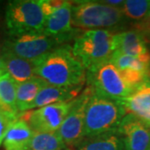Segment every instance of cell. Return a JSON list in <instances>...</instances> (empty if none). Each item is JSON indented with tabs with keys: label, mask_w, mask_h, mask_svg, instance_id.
Instances as JSON below:
<instances>
[{
	"label": "cell",
	"mask_w": 150,
	"mask_h": 150,
	"mask_svg": "<svg viewBox=\"0 0 150 150\" xmlns=\"http://www.w3.org/2000/svg\"><path fill=\"white\" fill-rule=\"evenodd\" d=\"M33 62L36 77L49 85L75 87L85 80V68L69 45L57 47Z\"/></svg>",
	"instance_id": "cell-1"
},
{
	"label": "cell",
	"mask_w": 150,
	"mask_h": 150,
	"mask_svg": "<svg viewBox=\"0 0 150 150\" xmlns=\"http://www.w3.org/2000/svg\"><path fill=\"white\" fill-rule=\"evenodd\" d=\"M126 112L117 101L92 93L85 109V138L117 129Z\"/></svg>",
	"instance_id": "cell-2"
},
{
	"label": "cell",
	"mask_w": 150,
	"mask_h": 150,
	"mask_svg": "<svg viewBox=\"0 0 150 150\" xmlns=\"http://www.w3.org/2000/svg\"><path fill=\"white\" fill-rule=\"evenodd\" d=\"M114 36L106 29L88 30L76 38L73 54L85 69H91L110 59L115 51Z\"/></svg>",
	"instance_id": "cell-3"
},
{
	"label": "cell",
	"mask_w": 150,
	"mask_h": 150,
	"mask_svg": "<svg viewBox=\"0 0 150 150\" xmlns=\"http://www.w3.org/2000/svg\"><path fill=\"white\" fill-rule=\"evenodd\" d=\"M44 23L45 16L40 0H14L8 4L5 24L8 37L43 32Z\"/></svg>",
	"instance_id": "cell-4"
},
{
	"label": "cell",
	"mask_w": 150,
	"mask_h": 150,
	"mask_svg": "<svg viewBox=\"0 0 150 150\" xmlns=\"http://www.w3.org/2000/svg\"><path fill=\"white\" fill-rule=\"evenodd\" d=\"M121 8L96 1H78L73 4L72 24L83 29H103L117 26L123 18Z\"/></svg>",
	"instance_id": "cell-5"
},
{
	"label": "cell",
	"mask_w": 150,
	"mask_h": 150,
	"mask_svg": "<svg viewBox=\"0 0 150 150\" xmlns=\"http://www.w3.org/2000/svg\"><path fill=\"white\" fill-rule=\"evenodd\" d=\"M86 80L88 88L93 93L114 101L125 98L134 91L124 82L118 69L110 60L87 70Z\"/></svg>",
	"instance_id": "cell-6"
},
{
	"label": "cell",
	"mask_w": 150,
	"mask_h": 150,
	"mask_svg": "<svg viewBox=\"0 0 150 150\" xmlns=\"http://www.w3.org/2000/svg\"><path fill=\"white\" fill-rule=\"evenodd\" d=\"M59 40L43 32L28 33L8 37L4 42V51L30 61H35L59 47Z\"/></svg>",
	"instance_id": "cell-7"
},
{
	"label": "cell",
	"mask_w": 150,
	"mask_h": 150,
	"mask_svg": "<svg viewBox=\"0 0 150 150\" xmlns=\"http://www.w3.org/2000/svg\"><path fill=\"white\" fill-rule=\"evenodd\" d=\"M74 100L49 104L44 107L28 111L21 118L27 122L35 133L56 132L61 127L73 107Z\"/></svg>",
	"instance_id": "cell-8"
},
{
	"label": "cell",
	"mask_w": 150,
	"mask_h": 150,
	"mask_svg": "<svg viewBox=\"0 0 150 150\" xmlns=\"http://www.w3.org/2000/svg\"><path fill=\"white\" fill-rule=\"evenodd\" d=\"M91 93L90 88H87L80 96L75 98L70 112L58 130L67 147H76L82 140L85 139V109Z\"/></svg>",
	"instance_id": "cell-9"
},
{
	"label": "cell",
	"mask_w": 150,
	"mask_h": 150,
	"mask_svg": "<svg viewBox=\"0 0 150 150\" xmlns=\"http://www.w3.org/2000/svg\"><path fill=\"white\" fill-rule=\"evenodd\" d=\"M118 130L122 134L125 150H150V130L131 113L123 118Z\"/></svg>",
	"instance_id": "cell-10"
},
{
	"label": "cell",
	"mask_w": 150,
	"mask_h": 150,
	"mask_svg": "<svg viewBox=\"0 0 150 150\" xmlns=\"http://www.w3.org/2000/svg\"><path fill=\"white\" fill-rule=\"evenodd\" d=\"M73 4L64 1V4L45 18L43 33L54 37L63 43L68 40L74 33L72 24Z\"/></svg>",
	"instance_id": "cell-11"
},
{
	"label": "cell",
	"mask_w": 150,
	"mask_h": 150,
	"mask_svg": "<svg viewBox=\"0 0 150 150\" xmlns=\"http://www.w3.org/2000/svg\"><path fill=\"white\" fill-rule=\"evenodd\" d=\"M117 102L150 129V83L136 88L129 97Z\"/></svg>",
	"instance_id": "cell-12"
},
{
	"label": "cell",
	"mask_w": 150,
	"mask_h": 150,
	"mask_svg": "<svg viewBox=\"0 0 150 150\" xmlns=\"http://www.w3.org/2000/svg\"><path fill=\"white\" fill-rule=\"evenodd\" d=\"M82 87L83 85L75 87H57L46 83V85L38 93L35 100L29 108V110L57 103L72 101L80 93Z\"/></svg>",
	"instance_id": "cell-13"
},
{
	"label": "cell",
	"mask_w": 150,
	"mask_h": 150,
	"mask_svg": "<svg viewBox=\"0 0 150 150\" xmlns=\"http://www.w3.org/2000/svg\"><path fill=\"white\" fill-rule=\"evenodd\" d=\"M35 132L23 118L11 123L4 140L5 150H29Z\"/></svg>",
	"instance_id": "cell-14"
},
{
	"label": "cell",
	"mask_w": 150,
	"mask_h": 150,
	"mask_svg": "<svg viewBox=\"0 0 150 150\" xmlns=\"http://www.w3.org/2000/svg\"><path fill=\"white\" fill-rule=\"evenodd\" d=\"M115 51L122 54L140 58L150 52L146 46L145 37L138 30L120 33L114 36Z\"/></svg>",
	"instance_id": "cell-15"
},
{
	"label": "cell",
	"mask_w": 150,
	"mask_h": 150,
	"mask_svg": "<svg viewBox=\"0 0 150 150\" xmlns=\"http://www.w3.org/2000/svg\"><path fill=\"white\" fill-rule=\"evenodd\" d=\"M76 150H125V146L123 136L117 129L87 137L76 146Z\"/></svg>",
	"instance_id": "cell-16"
},
{
	"label": "cell",
	"mask_w": 150,
	"mask_h": 150,
	"mask_svg": "<svg viewBox=\"0 0 150 150\" xmlns=\"http://www.w3.org/2000/svg\"><path fill=\"white\" fill-rule=\"evenodd\" d=\"M2 58L4 61L7 74L18 83L36 77L33 61L23 59L6 51Z\"/></svg>",
	"instance_id": "cell-17"
},
{
	"label": "cell",
	"mask_w": 150,
	"mask_h": 150,
	"mask_svg": "<svg viewBox=\"0 0 150 150\" xmlns=\"http://www.w3.org/2000/svg\"><path fill=\"white\" fill-rule=\"evenodd\" d=\"M46 85V83L38 77L18 83L17 87V108L18 112L29 111V108L40 90Z\"/></svg>",
	"instance_id": "cell-18"
},
{
	"label": "cell",
	"mask_w": 150,
	"mask_h": 150,
	"mask_svg": "<svg viewBox=\"0 0 150 150\" xmlns=\"http://www.w3.org/2000/svg\"><path fill=\"white\" fill-rule=\"evenodd\" d=\"M109 60L119 72L134 70L149 74L150 53L143 57L135 58L125 55L118 51H114Z\"/></svg>",
	"instance_id": "cell-19"
},
{
	"label": "cell",
	"mask_w": 150,
	"mask_h": 150,
	"mask_svg": "<svg viewBox=\"0 0 150 150\" xmlns=\"http://www.w3.org/2000/svg\"><path fill=\"white\" fill-rule=\"evenodd\" d=\"M17 87L18 83L8 74L0 77V108L18 115L16 104Z\"/></svg>",
	"instance_id": "cell-20"
},
{
	"label": "cell",
	"mask_w": 150,
	"mask_h": 150,
	"mask_svg": "<svg viewBox=\"0 0 150 150\" xmlns=\"http://www.w3.org/2000/svg\"><path fill=\"white\" fill-rule=\"evenodd\" d=\"M67 148L58 131L35 133L29 150H62Z\"/></svg>",
	"instance_id": "cell-21"
},
{
	"label": "cell",
	"mask_w": 150,
	"mask_h": 150,
	"mask_svg": "<svg viewBox=\"0 0 150 150\" xmlns=\"http://www.w3.org/2000/svg\"><path fill=\"white\" fill-rule=\"evenodd\" d=\"M123 16L139 23L149 13L150 1L149 0H127L121 8Z\"/></svg>",
	"instance_id": "cell-22"
},
{
	"label": "cell",
	"mask_w": 150,
	"mask_h": 150,
	"mask_svg": "<svg viewBox=\"0 0 150 150\" xmlns=\"http://www.w3.org/2000/svg\"><path fill=\"white\" fill-rule=\"evenodd\" d=\"M18 115L7 112L0 108V146L4 143L7 131L10 124L18 119Z\"/></svg>",
	"instance_id": "cell-23"
},
{
	"label": "cell",
	"mask_w": 150,
	"mask_h": 150,
	"mask_svg": "<svg viewBox=\"0 0 150 150\" xmlns=\"http://www.w3.org/2000/svg\"><path fill=\"white\" fill-rule=\"evenodd\" d=\"M64 1H60V0H40V4L45 18L49 16L51 13H53L54 11L59 8L64 4Z\"/></svg>",
	"instance_id": "cell-24"
},
{
	"label": "cell",
	"mask_w": 150,
	"mask_h": 150,
	"mask_svg": "<svg viewBox=\"0 0 150 150\" xmlns=\"http://www.w3.org/2000/svg\"><path fill=\"white\" fill-rule=\"evenodd\" d=\"M141 33L144 35H150V11L148 16L146 17L144 20L137 24V29Z\"/></svg>",
	"instance_id": "cell-25"
},
{
	"label": "cell",
	"mask_w": 150,
	"mask_h": 150,
	"mask_svg": "<svg viewBox=\"0 0 150 150\" xmlns=\"http://www.w3.org/2000/svg\"><path fill=\"white\" fill-rule=\"evenodd\" d=\"M6 74H7V72H6L4 61L3 58H0V77L4 76V75Z\"/></svg>",
	"instance_id": "cell-26"
},
{
	"label": "cell",
	"mask_w": 150,
	"mask_h": 150,
	"mask_svg": "<svg viewBox=\"0 0 150 150\" xmlns=\"http://www.w3.org/2000/svg\"><path fill=\"white\" fill-rule=\"evenodd\" d=\"M4 42L5 39H2V38L0 37V58L3 57L4 53Z\"/></svg>",
	"instance_id": "cell-27"
},
{
	"label": "cell",
	"mask_w": 150,
	"mask_h": 150,
	"mask_svg": "<svg viewBox=\"0 0 150 150\" xmlns=\"http://www.w3.org/2000/svg\"><path fill=\"white\" fill-rule=\"evenodd\" d=\"M62 150H72L71 149V148H69V147H67V148H65V149H64Z\"/></svg>",
	"instance_id": "cell-28"
},
{
	"label": "cell",
	"mask_w": 150,
	"mask_h": 150,
	"mask_svg": "<svg viewBox=\"0 0 150 150\" xmlns=\"http://www.w3.org/2000/svg\"><path fill=\"white\" fill-rule=\"evenodd\" d=\"M149 82L150 83V71H149Z\"/></svg>",
	"instance_id": "cell-29"
}]
</instances>
